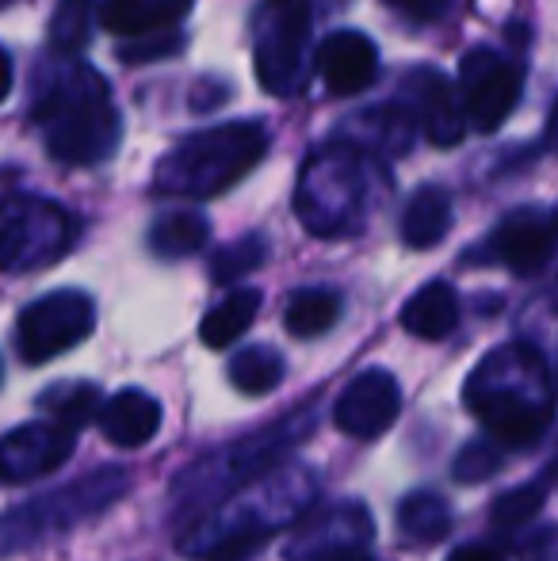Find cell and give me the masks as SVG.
Instances as JSON below:
<instances>
[{"label": "cell", "mask_w": 558, "mask_h": 561, "mask_svg": "<svg viewBox=\"0 0 558 561\" xmlns=\"http://www.w3.org/2000/svg\"><path fill=\"white\" fill-rule=\"evenodd\" d=\"M35 123L46 134L54 161L92 164L104 161L119 141V115L107 96L104 77L92 69H69L35 104Z\"/></svg>", "instance_id": "1"}, {"label": "cell", "mask_w": 558, "mask_h": 561, "mask_svg": "<svg viewBox=\"0 0 558 561\" xmlns=\"http://www.w3.org/2000/svg\"><path fill=\"white\" fill-rule=\"evenodd\" d=\"M463 398L490 432L493 447L501 444L509 450H524L539 444V436L551 424V382H547V363L539 355L528 363L521 382H509L501 355H490L470 378Z\"/></svg>", "instance_id": "2"}, {"label": "cell", "mask_w": 558, "mask_h": 561, "mask_svg": "<svg viewBox=\"0 0 558 561\" xmlns=\"http://www.w3.org/2000/svg\"><path fill=\"white\" fill-rule=\"evenodd\" d=\"M264 146H269V138L257 123H226L215 126V130L192 134L157 169V187L164 195L207 199V195H218L230 184H238L249 169H257Z\"/></svg>", "instance_id": "3"}, {"label": "cell", "mask_w": 558, "mask_h": 561, "mask_svg": "<svg viewBox=\"0 0 558 561\" xmlns=\"http://www.w3.org/2000/svg\"><path fill=\"white\" fill-rule=\"evenodd\" d=\"M130 485V478L123 470H100L81 478L77 485L58 489L46 501L27 504L15 516H8L0 524V550H20L31 547L35 539H43L46 531H61V527H73L77 519H89L96 512H104L112 501H119L123 489Z\"/></svg>", "instance_id": "4"}, {"label": "cell", "mask_w": 558, "mask_h": 561, "mask_svg": "<svg viewBox=\"0 0 558 561\" xmlns=\"http://www.w3.org/2000/svg\"><path fill=\"white\" fill-rule=\"evenodd\" d=\"M77 222L54 203H8L0 210V267L31 272L73 244Z\"/></svg>", "instance_id": "5"}, {"label": "cell", "mask_w": 558, "mask_h": 561, "mask_svg": "<svg viewBox=\"0 0 558 561\" xmlns=\"http://www.w3.org/2000/svg\"><path fill=\"white\" fill-rule=\"evenodd\" d=\"M96 325V306L81 290H54L31 302L20 313L15 325V344H20L23 363H46L54 355L77 347Z\"/></svg>", "instance_id": "6"}, {"label": "cell", "mask_w": 558, "mask_h": 561, "mask_svg": "<svg viewBox=\"0 0 558 561\" xmlns=\"http://www.w3.org/2000/svg\"><path fill=\"white\" fill-rule=\"evenodd\" d=\"M257 31V77L272 96H291L303 69L310 38V4L306 0H269Z\"/></svg>", "instance_id": "7"}, {"label": "cell", "mask_w": 558, "mask_h": 561, "mask_svg": "<svg viewBox=\"0 0 558 561\" xmlns=\"http://www.w3.org/2000/svg\"><path fill=\"white\" fill-rule=\"evenodd\" d=\"M459 92H463V118H470L478 134H493L513 107L521 104L524 73L521 66L498 58L493 50L478 46V50L463 54L459 66Z\"/></svg>", "instance_id": "8"}, {"label": "cell", "mask_w": 558, "mask_h": 561, "mask_svg": "<svg viewBox=\"0 0 558 561\" xmlns=\"http://www.w3.org/2000/svg\"><path fill=\"white\" fill-rule=\"evenodd\" d=\"M398 413H402V390H398L395 375L383 367H372V370H360L344 386L341 401L333 409V421L344 436L375 439L398 421Z\"/></svg>", "instance_id": "9"}, {"label": "cell", "mask_w": 558, "mask_h": 561, "mask_svg": "<svg viewBox=\"0 0 558 561\" xmlns=\"http://www.w3.org/2000/svg\"><path fill=\"white\" fill-rule=\"evenodd\" d=\"M77 447V432L61 428L54 421L20 424L8 436H0V481H35L43 473L58 470Z\"/></svg>", "instance_id": "10"}, {"label": "cell", "mask_w": 558, "mask_h": 561, "mask_svg": "<svg viewBox=\"0 0 558 561\" xmlns=\"http://www.w3.org/2000/svg\"><path fill=\"white\" fill-rule=\"evenodd\" d=\"M493 256L513 275H539L555 252V226L551 215L539 207L513 210L490 237Z\"/></svg>", "instance_id": "11"}, {"label": "cell", "mask_w": 558, "mask_h": 561, "mask_svg": "<svg viewBox=\"0 0 558 561\" xmlns=\"http://www.w3.org/2000/svg\"><path fill=\"white\" fill-rule=\"evenodd\" d=\"M367 539H372V524H367L364 508L349 504V508H329L326 516L306 524L291 554L295 561H344L364 554Z\"/></svg>", "instance_id": "12"}, {"label": "cell", "mask_w": 558, "mask_h": 561, "mask_svg": "<svg viewBox=\"0 0 558 561\" xmlns=\"http://www.w3.org/2000/svg\"><path fill=\"white\" fill-rule=\"evenodd\" d=\"M379 73V50L360 31H333L318 46V77L333 96H356Z\"/></svg>", "instance_id": "13"}, {"label": "cell", "mask_w": 558, "mask_h": 561, "mask_svg": "<svg viewBox=\"0 0 558 561\" xmlns=\"http://www.w3.org/2000/svg\"><path fill=\"white\" fill-rule=\"evenodd\" d=\"M100 432L115 447H146L161 428V405L146 390H123L112 401H104L96 413Z\"/></svg>", "instance_id": "14"}, {"label": "cell", "mask_w": 558, "mask_h": 561, "mask_svg": "<svg viewBox=\"0 0 558 561\" xmlns=\"http://www.w3.org/2000/svg\"><path fill=\"white\" fill-rule=\"evenodd\" d=\"M421 81V126L429 134L432 146L440 149H452L455 141L463 138L467 130V118H463V107H459V96H455L452 81L444 73H432V69H421L418 73Z\"/></svg>", "instance_id": "15"}, {"label": "cell", "mask_w": 558, "mask_h": 561, "mask_svg": "<svg viewBox=\"0 0 558 561\" xmlns=\"http://www.w3.org/2000/svg\"><path fill=\"white\" fill-rule=\"evenodd\" d=\"M195 0H107L100 8V23L112 35H157V31H172L180 15L192 8Z\"/></svg>", "instance_id": "16"}, {"label": "cell", "mask_w": 558, "mask_h": 561, "mask_svg": "<svg viewBox=\"0 0 558 561\" xmlns=\"http://www.w3.org/2000/svg\"><path fill=\"white\" fill-rule=\"evenodd\" d=\"M459 325V295L452 283H424L402 306V329L418 340H444Z\"/></svg>", "instance_id": "17"}, {"label": "cell", "mask_w": 558, "mask_h": 561, "mask_svg": "<svg viewBox=\"0 0 558 561\" xmlns=\"http://www.w3.org/2000/svg\"><path fill=\"white\" fill-rule=\"evenodd\" d=\"M452 229V195L436 184H424L410 195L402 215V241L410 249H432L440 244Z\"/></svg>", "instance_id": "18"}, {"label": "cell", "mask_w": 558, "mask_h": 561, "mask_svg": "<svg viewBox=\"0 0 558 561\" xmlns=\"http://www.w3.org/2000/svg\"><path fill=\"white\" fill-rule=\"evenodd\" d=\"M257 310H261V290L253 287H241L234 295H226L215 310L203 318L200 325V336L207 347H230L246 336V329L253 325Z\"/></svg>", "instance_id": "19"}, {"label": "cell", "mask_w": 558, "mask_h": 561, "mask_svg": "<svg viewBox=\"0 0 558 561\" xmlns=\"http://www.w3.org/2000/svg\"><path fill=\"white\" fill-rule=\"evenodd\" d=\"M337 318H341V295H337V290H329V287L298 290V295H291L287 313H283V321H287V333L303 336V340L329 333V329L337 325Z\"/></svg>", "instance_id": "20"}, {"label": "cell", "mask_w": 558, "mask_h": 561, "mask_svg": "<svg viewBox=\"0 0 558 561\" xmlns=\"http://www.w3.org/2000/svg\"><path fill=\"white\" fill-rule=\"evenodd\" d=\"M210 237V226L200 210H172V215L157 218L153 229H149V249L157 256H192V252L203 249V241Z\"/></svg>", "instance_id": "21"}, {"label": "cell", "mask_w": 558, "mask_h": 561, "mask_svg": "<svg viewBox=\"0 0 558 561\" xmlns=\"http://www.w3.org/2000/svg\"><path fill=\"white\" fill-rule=\"evenodd\" d=\"M398 527L410 542L418 547H429V542H440L447 531H452V512H447L444 496L440 493H410L398 508Z\"/></svg>", "instance_id": "22"}, {"label": "cell", "mask_w": 558, "mask_h": 561, "mask_svg": "<svg viewBox=\"0 0 558 561\" xmlns=\"http://www.w3.org/2000/svg\"><path fill=\"white\" fill-rule=\"evenodd\" d=\"M230 382L249 398H264L283 382V355L269 344H249L230 359Z\"/></svg>", "instance_id": "23"}, {"label": "cell", "mask_w": 558, "mask_h": 561, "mask_svg": "<svg viewBox=\"0 0 558 561\" xmlns=\"http://www.w3.org/2000/svg\"><path fill=\"white\" fill-rule=\"evenodd\" d=\"M92 27H96V15L89 0H61L50 20V46L58 54H81L92 43Z\"/></svg>", "instance_id": "24"}, {"label": "cell", "mask_w": 558, "mask_h": 561, "mask_svg": "<svg viewBox=\"0 0 558 561\" xmlns=\"http://www.w3.org/2000/svg\"><path fill=\"white\" fill-rule=\"evenodd\" d=\"M43 405L50 409L54 424L77 432L81 424H89L100 413V390L92 382H73V386H58L43 398Z\"/></svg>", "instance_id": "25"}, {"label": "cell", "mask_w": 558, "mask_h": 561, "mask_svg": "<svg viewBox=\"0 0 558 561\" xmlns=\"http://www.w3.org/2000/svg\"><path fill=\"white\" fill-rule=\"evenodd\" d=\"M544 504H547V481H532V485H516L505 496H498L490 516L501 531H513V527L528 524L532 516H539Z\"/></svg>", "instance_id": "26"}, {"label": "cell", "mask_w": 558, "mask_h": 561, "mask_svg": "<svg viewBox=\"0 0 558 561\" xmlns=\"http://www.w3.org/2000/svg\"><path fill=\"white\" fill-rule=\"evenodd\" d=\"M264 241L261 237H241V241L226 244L223 252L215 256V264H210V279L215 283H234L241 279V275H249L253 267L264 264Z\"/></svg>", "instance_id": "27"}, {"label": "cell", "mask_w": 558, "mask_h": 561, "mask_svg": "<svg viewBox=\"0 0 558 561\" xmlns=\"http://www.w3.org/2000/svg\"><path fill=\"white\" fill-rule=\"evenodd\" d=\"M501 470V455L490 439H478V444H467L455 458V481L463 485H478V481L493 478Z\"/></svg>", "instance_id": "28"}, {"label": "cell", "mask_w": 558, "mask_h": 561, "mask_svg": "<svg viewBox=\"0 0 558 561\" xmlns=\"http://www.w3.org/2000/svg\"><path fill=\"white\" fill-rule=\"evenodd\" d=\"M184 46L180 31H157V35H141V38H130L127 46L119 50L123 61H153V58H172V54Z\"/></svg>", "instance_id": "29"}, {"label": "cell", "mask_w": 558, "mask_h": 561, "mask_svg": "<svg viewBox=\"0 0 558 561\" xmlns=\"http://www.w3.org/2000/svg\"><path fill=\"white\" fill-rule=\"evenodd\" d=\"M387 4L398 8V12H406L410 20L432 23V20H440V15L447 12V4H452V0H387Z\"/></svg>", "instance_id": "30"}, {"label": "cell", "mask_w": 558, "mask_h": 561, "mask_svg": "<svg viewBox=\"0 0 558 561\" xmlns=\"http://www.w3.org/2000/svg\"><path fill=\"white\" fill-rule=\"evenodd\" d=\"M447 561H505V550L493 547V542H467V547L452 550Z\"/></svg>", "instance_id": "31"}, {"label": "cell", "mask_w": 558, "mask_h": 561, "mask_svg": "<svg viewBox=\"0 0 558 561\" xmlns=\"http://www.w3.org/2000/svg\"><path fill=\"white\" fill-rule=\"evenodd\" d=\"M8 92H12V58L0 50V104L8 100Z\"/></svg>", "instance_id": "32"}, {"label": "cell", "mask_w": 558, "mask_h": 561, "mask_svg": "<svg viewBox=\"0 0 558 561\" xmlns=\"http://www.w3.org/2000/svg\"><path fill=\"white\" fill-rule=\"evenodd\" d=\"M344 561H372V558H364V554H356V558H344Z\"/></svg>", "instance_id": "33"}, {"label": "cell", "mask_w": 558, "mask_h": 561, "mask_svg": "<svg viewBox=\"0 0 558 561\" xmlns=\"http://www.w3.org/2000/svg\"><path fill=\"white\" fill-rule=\"evenodd\" d=\"M4 4H8V0H0V8H4Z\"/></svg>", "instance_id": "34"}]
</instances>
